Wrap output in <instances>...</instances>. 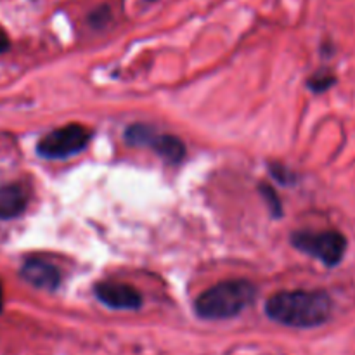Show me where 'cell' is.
Listing matches in <instances>:
<instances>
[{"mask_svg": "<svg viewBox=\"0 0 355 355\" xmlns=\"http://www.w3.org/2000/svg\"><path fill=\"white\" fill-rule=\"evenodd\" d=\"M266 314L290 328H318L331 319L333 300L322 290L279 291L267 300Z\"/></svg>", "mask_w": 355, "mask_h": 355, "instance_id": "cell-1", "label": "cell"}, {"mask_svg": "<svg viewBox=\"0 0 355 355\" xmlns=\"http://www.w3.org/2000/svg\"><path fill=\"white\" fill-rule=\"evenodd\" d=\"M257 297V288L246 279H229L215 284L196 298V314L208 321H222L241 314Z\"/></svg>", "mask_w": 355, "mask_h": 355, "instance_id": "cell-2", "label": "cell"}, {"mask_svg": "<svg viewBox=\"0 0 355 355\" xmlns=\"http://www.w3.org/2000/svg\"><path fill=\"white\" fill-rule=\"evenodd\" d=\"M291 245L326 267L340 266L349 248V241L340 231H297L291 234Z\"/></svg>", "mask_w": 355, "mask_h": 355, "instance_id": "cell-3", "label": "cell"}, {"mask_svg": "<svg viewBox=\"0 0 355 355\" xmlns=\"http://www.w3.org/2000/svg\"><path fill=\"white\" fill-rule=\"evenodd\" d=\"M92 132L78 123H69L49 132L37 144V153L45 159H64L78 155L90 142Z\"/></svg>", "mask_w": 355, "mask_h": 355, "instance_id": "cell-4", "label": "cell"}, {"mask_svg": "<svg viewBox=\"0 0 355 355\" xmlns=\"http://www.w3.org/2000/svg\"><path fill=\"white\" fill-rule=\"evenodd\" d=\"M125 141L137 148H149L168 163H180L186 158V146L172 134H162L148 125L135 123L125 132Z\"/></svg>", "mask_w": 355, "mask_h": 355, "instance_id": "cell-5", "label": "cell"}, {"mask_svg": "<svg viewBox=\"0 0 355 355\" xmlns=\"http://www.w3.org/2000/svg\"><path fill=\"white\" fill-rule=\"evenodd\" d=\"M94 291L101 304L114 311H137L142 305V295L130 284L106 281L96 284Z\"/></svg>", "mask_w": 355, "mask_h": 355, "instance_id": "cell-6", "label": "cell"}, {"mask_svg": "<svg viewBox=\"0 0 355 355\" xmlns=\"http://www.w3.org/2000/svg\"><path fill=\"white\" fill-rule=\"evenodd\" d=\"M21 276L26 283L38 290L54 291L61 284V274H59L58 267L45 260H26L24 266L21 267Z\"/></svg>", "mask_w": 355, "mask_h": 355, "instance_id": "cell-7", "label": "cell"}, {"mask_svg": "<svg viewBox=\"0 0 355 355\" xmlns=\"http://www.w3.org/2000/svg\"><path fill=\"white\" fill-rule=\"evenodd\" d=\"M28 193L19 184H6L0 186V218L9 220L16 218L26 210Z\"/></svg>", "mask_w": 355, "mask_h": 355, "instance_id": "cell-8", "label": "cell"}, {"mask_svg": "<svg viewBox=\"0 0 355 355\" xmlns=\"http://www.w3.org/2000/svg\"><path fill=\"white\" fill-rule=\"evenodd\" d=\"M335 83H336V76L333 75L331 71H328V69H321V71L314 73V75L309 78L307 87L314 94H322L326 92V90L331 89Z\"/></svg>", "mask_w": 355, "mask_h": 355, "instance_id": "cell-9", "label": "cell"}, {"mask_svg": "<svg viewBox=\"0 0 355 355\" xmlns=\"http://www.w3.org/2000/svg\"><path fill=\"white\" fill-rule=\"evenodd\" d=\"M260 193H262L266 203L269 205V208H270V211H272L274 217H281V215H283V207H281L279 196L274 193L272 187L267 186V184H262V186H260Z\"/></svg>", "mask_w": 355, "mask_h": 355, "instance_id": "cell-10", "label": "cell"}, {"mask_svg": "<svg viewBox=\"0 0 355 355\" xmlns=\"http://www.w3.org/2000/svg\"><path fill=\"white\" fill-rule=\"evenodd\" d=\"M270 173H272L281 184H293L295 180H297V175H295L290 168H286V166L283 165H277V163L270 166Z\"/></svg>", "mask_w": 355, "mask_h": 355, "instance_id": "cell-11", "label": "cell"}, {"mask_svg": "<svg viewBox=\"0 0 355 355\" xmlns=\"http://www.w3.org/2000/svg\"><path fill=\"white\" fill-rule=\"evenodd\" d=\"M7 49H9V38H7L6 31L0 28V54H2V52H6Z\"/></svg>", "mask_w": 355, "mask_h": 355, "instance_id": "cell-12", "label": "cell"}, {"mask_svg": "<svg viewBox=\"0 0 355 355\" xmlns=\"http://www.w3.org/2000/svg\"><path fill=\"white\" fill-rule=\"evenodd\" d=\"M3 307V290H2V283H0V312H2Z\"/></svg>", "mask_w": 355, "mask_h": 355, "instance_id": "cell-13", "label": "cell"}]
</instances>
